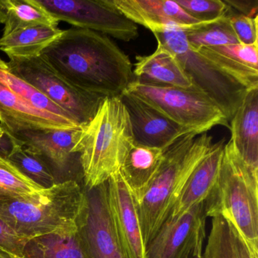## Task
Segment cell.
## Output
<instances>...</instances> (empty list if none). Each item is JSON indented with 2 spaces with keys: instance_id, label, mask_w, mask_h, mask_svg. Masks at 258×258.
Wrapping results in <instances>:
<instances>
[{
  "instance_id": "9c48e42d",
  "label": "cell",
  "mask_w": 258,
  "mask_h": 258,
  "mask_svg": "<svg viewBox=\"0 0 258 258\" xmlns=\"http://www.w3.org/2000/svg\"><path fill=\"white\" fill-rule=\"evenodd\" d=\"M57 22L74 28L111 36L122 41L135 40L138 26L111 5L110 0H36Z\"/></svg>"
},
{
  "instance_id": "4316f807",
  "label": "cell",
  "mask_w": 258,
  "mask_h": 258,
  "mask_svg": "<svg viewBox=\"0 0 258 258\" xmlns=\"http://www.w3.org/2000/svg\"><path fill=\"white\" fill-rule=\"evenodd\" d=\"M0 84L5 86L15 94L20 96L24 100L38 109L75 120L62 108L49 100L34 86L13 73L9 69L7 63L1 58H0Z\"/></svg>"
},
{
  "instance_id": "f1b7e54d",
  "label": "cell",
  "mask_w": 258,
  "mask_h": 258,
  "mask_svg": "<svg viewBox=\"0 0 258 258\" xmlns=\"http://www.w3.org/2000/svg\"><path fill=\"white\" fill-rule=\"evenodd\" d=\"M193 19L211 22L226 16L231 8L221 0H174Z\"/></svg>"
},
{
  "instance_id": "d6a6232c",
  "label": "cell",
  "mask_w": 258,
  "mask_h": 258,
  "mask_svg": "<svg viewBox=\"0 0 258 258\" xmlns=\"http://www.w3.org/2000/svg\"><path fill=\"white\" fill-rule=\"evenodd\" d=\"M223 2L243 16L249 18L257 16L258 0H223Z\"/></svg>"
},
{
  "instance_id": "30bf717a",
  "label": "cell",
  "mask_w": 258,
  "mask_h": 258,
  "mask_svg": "<svg viewBox=\"0 0 258 258\" xmlns=\"http://www.w3.org/2000/svg\"><path fill=\"white\" fill-rule=\"evenodd\" d=\"M207 217L203 202L179 218L165 222L146 246V258H194L203 255Z\"/></svg>"
},
{
  "instance_id": "9a60e30c",
  "label": "cell",
  "mask_w": 258,
  "mask_h": 258,
  "mask_svg": "<svg viewBox=\"0 0 258 258\" xmlns=\"http://www.w3.org/2000/svg\"><path fill=\"white\" fill-rule=\"evenodd\" d=\"M224 146V140L214 143L209 152L195 167L175 201L165 222L179 218L190 208L208 199L218 178Z\"/></svg>"
},
{
  "instance_id": "4dcf8cb0",
  "label": "cell",
  "mask_w": 258,
  "mask_h": 258,
  "mask_svg": "<svg viewBox=\"0 0 258 258\" xmlns=\"http://www.w3.org/2000/svg\"><path fill=\"white\" fill-rule=\"evenodd\" d=\"M229 22L232 30L240 43L252 45L257 43V16L249 18L241 14H229Z\"/></svg>"
},
{
  "instance_id": "8992f818",
  "label": "cell",
  "mask_w": 258,
  "mask_h": 258,
  "mask_svg": "<svg viewBox=\"0 0 258 258\" xmlns=\"http://www.w3.org/2000/svg\"><path fill=\"white\" fill-rule=\"evenodd\" d=\"M184 28L174 25L152 30L158 43L174 55L193 90L206 95L221 110L230 123L250 90L222 71L211 60L193 50L187 43Z\"/></svg>"
},
{
  "instance_id": "3957f363",
  "label": "cell",
  "mask_w": 258,
  "mask_h": 258,
  "mask_svg": "<svg viewBox=\"0 0 258 258\" xmlns=\"http://www.w3.org/2000/svg\"><path fill=\"white\" fill-rule=\"evenodd\" d=\"M212 140L207 133H189L164 150L158 171L137 202L146 248L165 222L188 176L212 147Z\"/></svg>"
},
{
  "instance_id": "f546056e",
  "label": "cell",
  "mask_w": 258,
  "mask_h": 258,
  "mask_svg": "<svg viewBox=\"0 0 258 258\" xmlns=\"http://www.w3.org/2000/svg\"><path fill=\"white\" fill-rule=\"evenodd\" d=\"M208 48L239 66L258 71V43L252 45L233 43Z\"/></svg>"
},
{
  "instance_id": "1f68e13d",
  "label": "cell",
  "mask_w": 258,
  "mask_h": 258,
  "mask_svg": "<svg viewBox=\"0 0 258 258\" xmlns=\"http://www.w3.org/2000/svg\"><path fill=\"white\" fill-rule=\"evenodd\" d=\"M29 238L22 236L0 218V251H8L23 256L24 250Z\"/></svg>"
},
{
  "instance_id": "d6986e66",
  "label": "cell",
  "mask_w": 258,
  "mask_h": 258,
  "mask_svg": "<svg viewBox=\"0 0 258 258\" xmlns=\"http://www.w3.org/2000/svg\"><path fill=\"white\" fill-rule=\"evenodd\" d=\"M229 128L238 155L247 167L258 172V88L247 93Z\"/></svg>"
},
{
  "instance_id": "7c38bea8",
  "label": "cell",
  "mask_w": 258,
  "mask_h": 258,
  "mask_svg": "<svg viewBox=\"0 0 258 258\" xmlns=\"http://www.w3.org/2000/svg\"><path fill=\"white\" fill-rule=\"evenodd\" d=\"M120 98L129 116L134 144L165 150L182 136L192 133L130 92Z\"/></svg>"
},
{
  "instance_id": "7a4b0ae2",
  "label": "cell",
  "mask_w": 258,
  "mask_h": 258,
  "mask_svg": "<svg viewBox=\"0 0 258 258\" xmlns=\"http://www.w3.org/2000/svg\"><path fill=\"white\" fill-rule=\"evenodd\" d=\"M86 191L74 179L27 196H0V218L29 239L78 232Z\"/></svg>"
},
{
  "instance_id": "d590c367",
  "label": "cell",
  "mask_w": 258,
  "mask_h": 258,
  "mask_svg": "<svg viewBox=\"0 0 258 258\" xmlns=\"http://www.w3.org/2000/svg\"><path fill=\"white\" fill-rule=\"evenodd\" d=\"M0 258H10V256L4 251H0Z\"/></svg>"
},
{
  "instance_id": "836d02e7",
  "label": "cell",
  "mask_w": 258,
  "mask_h": 258,
  "mask_svg": "<svg viewBox=\"0 0 258 258\" xmlns=\"http://www.w3.org/2000/svg\"><path fill=\"white\" fill-rule=\"evenodd\" d=\"M12 143L7 131L0 126V155L7 157L11 149Z\"/></svg>"
},
{
  "instance_id": "e0dca14e",
  "label": "cell",
  "mask_w": 258,
  "mask_h": 258,
  "mask_svg": "<svg viewBox=\"0 0 258 258\" xmlns=\"http://www.w3.org/2000/svg\"><path fill=\"white\" fill-rule=\"evenodd\" d=\"M84 126L77 129L35 130L11 134L58 170L67 168Z\"/></svg>"
},
{
  "instance_id": "8d00e7d4",
  "label": "cell",
  "mask_w": 258,
  "mask_h": 258,
  "mask_svg": "<svg viewBox=\"0 0 258 258\" xmlns=\"http://www.w3.org/2000/svg\"><path fill=\"white\" fill-rule=\"evenodd\" d=\"M10 196V195L7 194V193H6L5 191H3V190L0 189V196Z\"/></svg>"
},
{
  "instance_id": "44dd1931",
  "label": "cell",
  "mask_w": 258,
  "mask_h": 258,
  "mask_svg": "<svg viewBox=\"0 0 258 258\" xmlns=\"http://www.w3.org/2000/svg\"><path fill=\"white\" fill-rule=\"evenodd\" d=\"M58 26L37 25L18 30L0 38V50L10 58L38 57L61 34Z\"/></svg>"
},
{
  "instance_id": "d4e9b609",
  "label": "cell",
  "mask_w": 258,
  "mask_h": 258,
  "mask_svg": "<svg viewBox=\"0 0 258 258\" xmlns=\"http://www.w3.org/2000/svg\"><path fill=\"white\" fill-rule=\"evenodd\" d=\"M12 146L6 158L22 173L43 188L56 184L55 176L46 161L9 134Z\"/></svg>"
},
{
  "instance_id": "2e32d148",
  "label": "cell",
  "mask_w": 258,
  "mask_h": 258,
  "mask_svg": "<svg viewBox=\"0 0 258 258\" xmlns=\"http://www.w3.org/2000/svg\"><path fill=\"white\" fill-rule=\"evenodd\" d=\"M110 2L131 22L150 31L167 25L186 29L201 23L188 16L174 0H110Z\"/></svg>"
},
{
  "instance_id": "8fae6325",
  "label": "cell",
  "mask_w": 258,
  "mask_h": 258,
  "mask_svg": "<svg viewBox=\"0 0 258 258\" xmlns=\"http://www.w3.org/2000/svg\"><path fill=\"white\" fill-rule=\"evenodd\" d=\"M87 203L78 233L90 258H126L111 218L107 182L86 188Z\"/></svg>"
},
{
  "instance_id": "4fadbf2b",
  "label": "cell",
  "mask_w": 258,
  "mask_h": 258,
  "mask_svg": "<svg viewBox=\"0 0 258 258\" xmlns=\"http://www.w3.org/2000/svg\"><path fill=\"white\" fill-rule=\"evenodd\" d=\"M107 191L111 218L125 257L146 258L137 202L120 170L107 181Z\"/></svg>"
},
{
  "instance_id": "74e56055",
  "label": "cell",
  "mask_w": 258,
  "mask_h": 258,
  "mask_svg": "<svg viewBox=\"0 0 258 258\" xmlns=\"http://www.w3.org/2000/svg\"><path fill=\"white\" fill-rule=\"evenodd\" d=\"M194 258H202V256H195Z\"/></svg>"
},
{
  "instance_id": "7402d4cb",
  "label": "cell",
  "mask_w": 258,
  "mask_h": 258,
  "mask_svg": "<svg viewBox=\"0 0 258 258\" xmlns=\"http://www.w3.org/2000/svg\"><path fill=\"white\" fill-rule=\"evenodd\" d=\"M58 23L36 0H0V24L4 25L3 36L29 27L58 26Z\"/></svg>"
},
{
  "instance_id": "cb8c5ba5",
  "label": "cell",
  "mask_w": 258,
  "mask_h": 258,
  "mask_svg": "<svg viewBox=\"0 0 258 258\" xmlns=\"http://www.w3.org/2000/svg\"><path fill=\"white\" fill-rule=\"evenodd\" d=\"M24 258H90L78 232L46 235L27 243Z\"/></svg>"
},
{
  "instance_id": "6da1fadb",
  "label": "cell",
  "mask_w": 258,
  "mask_h": 258,
  "mask_svg": "<svg viewBox=\"0 0 258 258\" xmlns=\"http://www.w3.org/2000/svg\"><path fill=\"white\" fill-rule=\"evenodd\" d=\"M42 56L77 88L103 97H120L135 81L129 57L104 34L72 28Z\"/></svg>"
},
{
  "instance_id": "277c9868",
  "label": "cell",
  "mask_w": 258,
  "mask_h": 258,
  "mask_svg": "<svg viewBox=\"0 0 258 258\" xmlns=\"http://www.w3.org/2000/svg\"><path fill=\"white\" fill-rule=\"evenodd\" d=\"M134 145L127 111L120 97H107L84 126L74 152L79 154L87 189L96 188L118 171Z\"/></svg>"
},
{
  "instance_id": "83f0119b",
  "label": "cell",
  "mask_w": 258,
  "mask_h": 258,
  "mask_svg": "<svg viewBox=\"0 0 258 258\" xmlns=\"http://www.w3.org/2000/svg\"><path fill=\"white\" fill-rule=\"evenodd\" d=\"M0 189L11 196H27L43 189L0 155Z\"/></svg>"
},
{
  "instance_id": "5bb4252c",
  "label": "cell",
  "mask_w": 258,
  "mask_h": 258,
  "mask_svg": "<svg viewBox=\"0 0 258 258\" xmlns=\"http://www.w3.org/2000/svg\"><path fill=\"white\" fill-rule=\"evenodd\" d=\"M0 126L16 134L35 130L77 129L75 120L42 111L0 84Z\"/></svg>"
},
{
  "instance_id": "5b68a950",
  "label": "cell",
  "mask_w": 258,
  "mask_h": 258,
  "mask_svg": "<svg viewBox=\"0 0 258 258\" xmlns=\"http://www.w3.org/2000/svg\"><path fill=\"white\" fill-rule=\"evenodd\" d=\"M205 203L207 217H224L258 258V172L246 165L231 140L225 144L217 182Z\"/></svg>"
},
{
  "instance_id": "ac0fdd59",
  "label": "cell",
  "mask_w": 258,
  "mask_h": 258,
  "mask_svg": "<svg viewBox=\"0 0 258 258\" xmlns=\"http://www.w3.org/2000/svg\"><path fill=\"white\" fill-rule=\"evenodd\" d=\"M134 64V82L155 87L191 89V81L173 53L158 43L155 52L137 56Z\"/></svg>"
},
{
  "instance_id": "ffe728a7",
  "label": "cell",
  "mask_w": 258,
  "mask_h": 258,
  "mask_svg": "<svg viewBox=\"0 0 258 258\" xmlns=\"http://www.w3.org/2000/svg\"><path fill=\"white\" fill-rule=\"evenodd\" d=\"M163 155L164 150L134 143L125 157L119 170L136 202L146 192L162 162Z\"/></svg>"
},
{
  "instance_id": "ba28073f",
  "label": "cell",
  "mask_w": 258,
  "mask_h": 258,
  "mask_svg": "<svg viewBox=\"0 0 258 258\" xmlns=\"http://www.w3.org/2000/svg\"><path fill=\"white\" fill-rule=\"evenodd\" d=\"M9 69L62 108L81 126L93 119L105 97L77 88L61 77L42 55L10 58Z\"/></svg>"
},
{
  "instance_id": "e575fe53",
  "label": "cell",
  "mask_w": 258,
  "mask_h": 258,
  "mask_svg": "<svg viewBox=\"0 0 258 258\" xmlns=\"http://www.w3.org/2000/svg\"><path fill=\"white\" fill-rule=\"evenodd\" d=\"M4 252H5V253L10 256V258H24L23 256H18V255L13 254V253H10V252L8 251Z\"/></svg>"
},
{
  "instance_id": "484cf974",
  "label": "cell",
  "mask_w": 258,
  "mask_h": 258,
  "mask_svg": "<svg viewBox=\"0 0 258 258\" xmlns=\"http://www.w3.org/2000/svg\"><path fill=\"white\" fill-rule=\"evenodd\" d=\"M229 14L214 22H201L184 30L188 46L198 51L202 48L240 43L231 26Z\"/></svg>"
},
{
  "instance_id": "52a82bcc",
  "label": "cell",
  "mask_w": 258,
  "mask_h": 258,
  "mask_svg": "<svg viewBox=\"0 0 258 258\" xmlns=\"http://www.w3.org/2000/svg\"><path fill=\"white\" fill-rule=\"evenodd\" d=\"M126 91L138 96L179 126L199 135L218 125L229 126L220 108L206 95L193 89L155 87L134 82Z\"/></svg>"
},
{
  "instance_id": "603a6c76",
  "label": "cell",
  "mask_w": 258,
  "mask_h": 258,
  "mask_svg": "<svg viewBox=\"0 0 258 258\" xmlns=\"http://www.w3.org/2000/svg\"><path fill=\"white\" fill-rule=\"evenodd\" d=\"M202 258H254L235 228L222 216L212 217Z\"/></svg>"
}]
</instances>
